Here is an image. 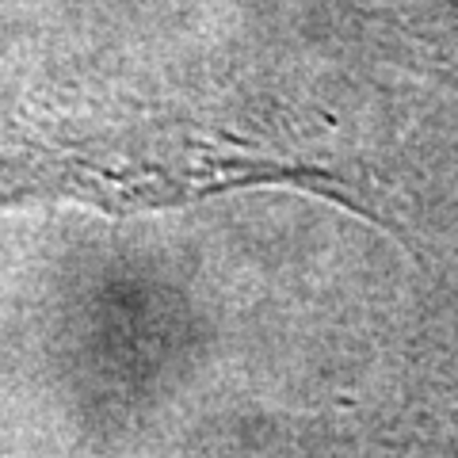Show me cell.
Masks as SVG:
<instances>
[{"label":"cell","instance_id":"obj_1","mask_svg":"<svg viewBox=\"0 0 458 458\" xmlns=\"http://www.w3.org/2000/svg\"><path fill=\"white\" fill-rule=\"evenodd\" d=\"M321 168H298L241 141L207 138L183 126H149L123 138L35 141L20 161V191L81 195L111 214L138 207L188 203V199L245 188V183H313Z\"/></svg>","mask_w":458,"mask_h":458}]
</instances>
